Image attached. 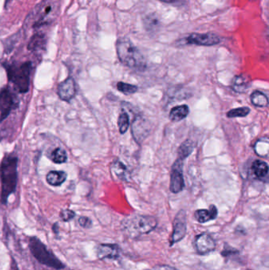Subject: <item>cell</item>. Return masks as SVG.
Wrapping results in <instances>:
<instances>
[{"label":"cell","mask_w":269,"mask_h":270,"mask_svg":"<svg viewBox=\"0 0 269 270\" xmlns=\"http://www.w3.org/2000/svg\"><path fill=\"white\" fill-rule=\"evenodd\" d=\"M18 159L12 154L6 155L0 164L1 200L7 204L8 198L15 191L18 183Z\"/></svg>","instance_id":"obj_1"},{"label":"cell","mask_w":269,"mask_h":270,"mask_svg":"<svg viewBox=\"0 0 269 270\" xmlns=\"http://www.w3.org/2000/svg\"><path fill=\"white\" fill-rule=\"evenodd\" d=\"M116 52L121 63L132 70L144 71L147 62L138 47L126 37H121L116 43Z\"/></svg>","instance_id":"obj_2"},{"label":"cell","mask_w":269,"mask_h":270,"mask_svg":"<svg viewBox=\"0 0 269 270\" xmlns=\"http://www.w3.org/2000/svg\"><path fill=\"white\" fill-rule=\"evenodd\" d=\"M157 220L154 216H138L126 219L122 223V229L129 237L137 238L146 235L156 229Z\"/></svg>","instance_id":"obj_3"},{"label":"cell","mask_w":269,"mask_h":270,"mask_svg":"<svg viewBox=\"0 0 269 270\" xmlns=\"http://www.w3.org/2000/svg\"><path fill=\"white\" fill-rule=\"evenodd\" d=\"M32 70H33V65L31 62H25L19 65L12 64L7 66L8 80L21 93L28 92L30 89Z\"/></svg>","instance_id":"obj_4"},{"label":"cell","mask_w":269,"mask_h":270,"mask_svg":"<svg viewBox=\"0 0 269 270\" xmlns=\"http://www.w3.org/2000/svg\"><path fill=\"white\" fill-rule=\"evenodd\" d=\"M29 248L32 255L42 265L55 269H63L64 268V264L51 251H49L45 244L43 243L38 238H30Z\"/></svg>","instance_id":"obj_5"},{"label":"cell","mask_w":269,"mask_h":270,"mask_svg":"<svg viewBox=\"0 0 269 270\" xmlns=\"http://www.w3.org/2000/svg\"><path fill=\"white\" fill-rule=\"evenodd\" d=\"M183 161L184 160L178 158L171 167V182H170V190L171 193H178L185 187Z\"/></svg>","instance_id":"obj_6"},{"label":"cell","mask_w":269,"mask_h":270,"mask_svg":"<svg viewBox=\"0 0 269 270\" xmlns=\"http://www.w3.org/2000/svg\"><path fill=\"white\" fill-rule=\"evenodd\" d=\"M220 39L213 33H192L181 40L185 44H194L199 46H212L218 44Z\"/></svg>","instance_id":"obj_7"},{"label":"cell","mask_w":269,"mask_h":270,"mask_svg":"<svg viewBox=\"0 0 269 270\" xmlns=\"http://www.w3.org/2000/svg\"><path fill=\"white\" fill-rule=\"evenodd\" d=\"M18 106V101L16 100L14 93L9 89H3L0 92V112L1 118L0 120H4L11 111Z\"/></svg>","instance_id":"obj_8"},{"label":"cell","mask_w":269,"mask_h":270,"mask_svg":"<svg viewBox=\"0 0 269 270\" xmlns=\"http://www.w3.org/2000/svg\"><path fill=\"white\" fill-rule=\"evenodd\" d=\"M186 233V214L184 210H180L174 220L173 234L171 243L179 242Z\"/></svg>","instance_id":"obj_9"},{"label":"cell","mask_w":269,"mask_h":270,"mask_svg":"<svg viewBox=\"0 0 269 270\" xmlns=\"http://www.w3.org/2000/svg\"><path fill=\"white\" fill-rule=\"evenodd\" d=\"M196 251L201 255H208L216 249V242L211 235L202 233L198 235L194 241Z\"/></svg>","instance_id":"obj_10"},{"label":"cell","mask_w":269,"mask_h":270,"mask_svg":"<svg viewBox=\"0 0 269 270\" xmlns=\"http://www.w3.org/2000/svg\"><path fill=\"white\" fill-rule=\"evenodd\" d=\"M57 92L62 101L70 102L77 93V87L74 79L69 77L62 82L58 86Z\"/></svg>","instance_id":"obj_11"},{"label":"cell","mask_w":269,"mask_h":270,"mask_svg":"<svg viewBox=\"0 0 269 270\" xmlns=\"http://www.w3.org/2000/svg\"><path fill=\"white\" fill-rule=\"evenodd\" d=\"M149 122H147L142 117L138 116L135 118L132 124V134L137 142L143 141L149 134Z\"/></svg>","instance_id":"obj_12"},{"label":"cell","mask_w":269,"mask_h":270,"mask_svg":"<svg viewBox=\"0 0 269 270\" xmlns=\"http://www.w3.org/2000/svg\"><path fill=\"white\" fill-rule=\"evenodd\" d=\"M96 255L100 260H116L120 255L117 244H100L96 249Z\"/></svg>","instance_id":"obj_13"},{"label":"cell","mask_w":269,"mask_h":270,"mask_svg":"<svg viewBox=\"0 0 269 270\" xmlns=\"http://www.w3.org/2000/svg\"><path fill=\"white\" fill-rule=\"evenodd\" d=\"M217 216H218V210L214 205L210 206L208 209H198L194 213L196 220L201 224L215 220Z\"/></svg>","instance_id":"obj_14"},{"label":"cell","mask_w":269,"mask_h":270,"mask_svg":"<svg viewBox=\"0 0 269 270\" xmlns=\"http://www.w3.org/2000/svg\"><path fill=\"white\" fill-rule=\"evenodd\" d=\"M111 173L114 178L118 179L121 181H129L130 180V173L128 171L126 166L119 160H116L111 165Z\"/></svg>","instance_id":"obj_15"},{"label":"cell","mask_w":269,"mask_h":270,"mask_svg":"<svg viewBox=\"0 0 269 270\" xmlns=\"http://www.w3.org/2000/svg\"><path fill=\"white\" fill-rule=\"evenodd\" d=\"M250 86V79L245 75H237L231 82V88L234 92L243 93Z\"/></svg>","instance_id":"obj_16"},{"label":"cell","mask_w":269,"mask_h":270,"mask_svg":"<svg viewBox=\"0 0 269 270\" xmlns=\"http://www.w3.org/2000/svg\"><path fill=\"white\" fill-rule=\"evenodd\" d=\"M189 113L190 108L188 105H178V106L174 107L171 109L169 114V119L172 122H179V121L185 119Z\"/></svg>","instance_id":"obj_17"},{"label":"cell","mask_w":269,"mask_h":270,"mask_svg":"<svg viewBox=\"0 0 269 270\" xmlns=\"http://www.w3.org/2000/svg\"><path fill=\"white\" fill-rule=\"evenodd\" d=\"M67 173L63 171H51L46 176L47 183L53 187L61 186L67 180Z\"/></svg>","instance_id":"obj_18"},{"label":"cell","mask_w":269,"mask_h":270,"mask_svg":"<svg viewBox=\"0 0 269 270\" xmlns=\"http://www.w3.org/2000/svg\"><path fill=\"white\" fill-rule=\"evenodd\" d=\"M252 171L258 180H264L268 173V165L263 160H257L252 164Z\"/></svg>","instance_id":"obj_19"},{"label":"cell","mask_w":269,"mask_h":270,"mask_svg":"<svg viewBox=\"0 0 269 270\" xmlns=\"http://www.w3.org/2000/svg\"><path fill=\"white\" fill-rule=\"evenodd\" d=\"M250 101L254 106L258 108H265L268 105V99L264 92L255 90L250 95Z\"/></svg>","instance_id":"obj_20"},{"label":"cell","mask_w":269,"mask_h":270,"mask_svg":"<svg viewBox=\"0 0 269 270\" xmlns=\"http://www.w3.org/2000/svg\"><path fill=\"white\" fill-rule=\"evenodd\" d=\"M269 141L267 138H261L256 141L254 152L261 157H267L268 155Z\"/></svg>","instance_id":"obj_21"},{"label":"cell","mask_w":269,"mask_h":270,"mask_svg":"<svg viewBox=\"0 0 269 270\" xmlns=\"http://www.w3.org/2000/svg\"><path fill=\"white\" fill-rule=\"evenodd\" d=\"M45 45V37L42 34H35L29 43L28 49L32 52H39Z\"/></svg>","instance_id":"obj_22"},{"label":"cell","mask_w":269,"mask_h":270,"mask_svg":"<svg viewBox=\"0 0 269 270\" xmlns=\"http://www.w3.org/2000/svg\"><path fill=\"white\" fill-rule=\"evenodd\" d=\"M194 142L191 140H185L178 150V159L184 160L194 151Z\"/></svg>","instance_id":"obj_23"},{"label":"cell","mask_w":269,"mask_h":270,"mask_svg":"<svg viewBox=\"0 0 269 270\" xmlns=\"http://www.w3.org/2000/svg\"><path fill=\"white\" fill-rule=\"evenodd\" d=\"M129 116L126 111H122L118 119V126H119V132L123 134L128 131L129 128Z\"/></svg>","instance_id":"obj_24"},{"label":"cell","mask_w":269,"mask_h":270,"mask_svg":"<svg viewBox=\"0 0 269 270\" xmlns=\"http://www.w3.org/2000/svg\"><path fill=\"white\" fill-rule=\"evenodd\" d=\"M67 158L68 157H67V152L62 148H56V150H53L51 154V160L56 164L66 163Z\"/></svg>","instance_id":"obj_25"},{"label":"cell","mask_w":269,"mask_h":270,"mask_svg":"<svg viewBox=\"0 0 269 270\" xmlns=\"http://www.w3.org/2000/svg\"><path fill=\"white\" fill-rule=\"evenodd\" d=\"M116 88L119 92L125 95H131L138 92V87L131 84L126 83V82H119L116 85Z\"/></svg>","instance_id":"obj_26"},{"label":"cell","mask_w":269,"mask_h":270,"mask_svg":"<svg viewBox=\"0 0 269 270\" xmlns=\"http://www.w3.org/2000/svg\"><path fill=\"white\" fill-rule=\"evenodd\" d=\"M250 112V108L248 107H241V108H234L227 112L228 118H243L248 115Z\"/></svg>","instance_id":"obj_27"},{"label":"cell","mask_w":269,"mask_h":270,"mask_svg":"<svg viewBox=\"0 0 269 270\" xmlns=\"http://www.w3.org/2000/svg\"><path fill=\"white\" fill-rule=\"evenodd\" d=\"M158 24V19L155 16L149 15L145 19V26L148 30H154Z\"/></svg>","instance_id":"obj_28"},{"label":"cell","mask_w":269,"mask_h":270,"mask_svg":"<svg viewBox=\"0 0 269 270\" xmlns=\"http://www.w3.org/2000/svg\"><path fill=\"white\" fill-rule=\"evenodd\" d=\"M60 216H61L62 220L63 222H70L75 216V213L71 209H64V210L62 211Z\"/></svg>","instance_id":"obj_29"},{"label":"cell","mask_w":269,"mask_h":270,"mask_svg":"<svg viewBox=\"0 0 269 270\" xmlns=\"http://www.w3.org/2000/svg\"><path fill=\"white\" fill-rule=\"evenodd\" d=\"M78 223L84 229H89L93 225L92 220L87 216H80L78 219Z\"/></svg>","instance_id":"obj_30"},{"label":"cell","mask_w":269,"mask_h":270,"mask_svg":"<svg viewBox=\"0 0 269 270\" xmlns=\"http://www.w3.org/2000/svg\"><path fill=\"white\" fill-rule=\"evenodd\" d=\"M152 270H178L173 267L168 266V265H157L154 267Z\"/></svg>","instance_id":"obj_31"},{"label":"cell","mask_w":269,"mask_h":270,"mask_svg":"<svg viewBox=\"0 0 269 270\" xmlns=\"http://www.w3.org/2000/svg\"><path fill=\"white\" fill-rule=\"evenodd\" d=\"M160 1L165 3H174L177 1V0H160Z\"/></svg>","instance_id":"obj_32"},{"label":"cell","mask_w":269,"mask_h":270,"mask_svg":"<svg viewBox=\"0 0 269 270\" xmlns=\"http://www.w3.org/2000/svg\"><path fill=\"white\" fill-rule=\"evenodd\" d=\"M11 1H12V0H6L5 5L6 6L8 5V4H9L10 3H11Z\"/></svg>","instance_id":"obj_33"}]
</instances>
